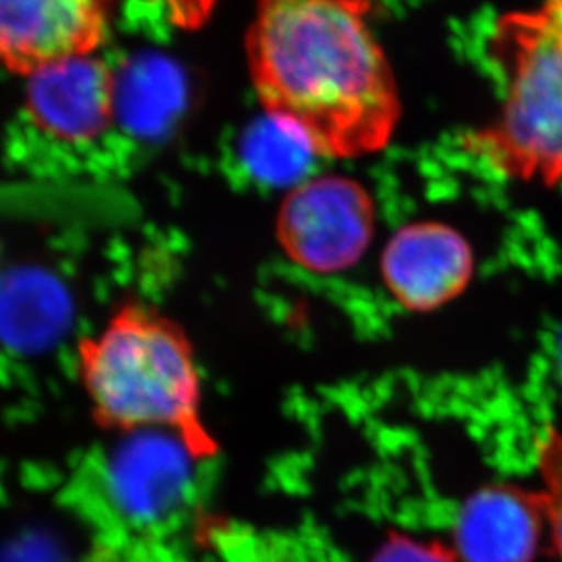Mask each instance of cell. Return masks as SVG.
Returning a JSON list of instances; mask_svg holds the SVG:
<instances>
[{"label":"cell","instance_id":"obj_10","mask_svg":"<svg viewBox=\"0 0 562 562\" xmlns=\"http://www.w3.org/2000/svg\"><path fill=\"white\" fill-rule=\"evenodd\" d=\"M539 470L544 484L541 492L544 514L562 561V435L555 429H548L539 446Z\"/></svg>","mask_w":562,"mask_h":562},{"label":"cell","instance_id":"obj_8","mask_svg":"<svg viewBox=\"0 0 562 562\" xmlns=\"http://www.w3.org/2000/svg\"><path fill=\"white\" fill-rule=\"evenodd\" d=\"M544 519L541 492L482 487L457 515L451 550L459 562H533Z\"/></svg>","mask_w":562,"mask_h":562},{"label":"cell","instance_id":"obj_7","mask_svg":"<svg viewBox=\"0 0 562 562\" xmlns=\"http://www.w3.org/2000/svg\"><path fill=\"white\" fill-rule=\"evenodd\" d=\"M117 106L115 79L93 55L71 57L35 71L27 81V110L38 128L68 143L103 134Z\"/></svg>","mask_w":562,"mask_h":562},{"label":"cell","instance_id":"obj_6","mask_svg":"<svg viewBox=\"0 0 562 562\" xmlns=\"http://www.w3.org/2000/svg\"><path fill=\"white\" fill-rule=\"evenodd\" d=\"M384 283L402 307L429 313L464 291L473 252L462 234L443 223H412L396 231L382 255Z\"/></svg>","mask_w":562,"mask_h":562},{"label":"cell","instance_id":"obj_4","mask_svg":"<svg viewBox=\"0 0 562 562\" xmlns=\"http://www.w3.org/2000/svg\"><path fill=\"white\" fill-rule=\"evenodd\" d=\"M373 198L346 176L303 179L278 212L281 249L296 266L335 274L357 266L374 234Z\"/></svg>","mask_w":562,"mask_h":562},{"label":"cell","instance_id":"obj_5","mask_svg":"<svg viewBox=\"0 0 562 562\" xmlns=\"http://www.w3.org/2000/svg\"><path fill=\"white\" fill-rule=\"evenodd\" d=\"M109 32V0H0V68L32 76L93 55Z\"/></svg>","mask_w":562,"mask_h":562},{"label":"cell","instance_id":"obj_13","mask_svg":"<svg viewBox=\"0 0 562 562\" xmlns=\"http://www.w3.org/2000/svg\"><path fill=\"white\" fill-rule=\"evenodd\" d=\"M561 355H562V347H561ZM561 363H562V357H561Z\"/></svg>","mask_w":562,"mask_h":562},{"label":"cell","instance_id":"obj_2","mask_svg":"<svg viewBox=\"0 0 562 562\" xmlns=\"http://www.w3.org/2000/svg\"><path fill=\"white\" fill-rule=\"evenodd\" d=\"M93 417L120 431L167 429L194 459L216 453L201 422V384L183 330L145 305H126L81 349Z\"/></svg>","mask_w":562,"mask_h":562},{"label":"cell","instance_id":"obj_12","mask_svg":"<svg viewBox=\"0 0 562 562\" xmlns=\"http://www.w3.org/2000/svg\"><path fill=\"white\" fill-rule=\"evenodd\" d=\"M167 15V21L181 30H200L211 21L212 11L220 0H146Z\"/></svg>","mask_w":562,"mask_h":562},{"label":"cell","instance_id":"obj_3","mask_svg":"<svg viewBox=\"0 0 562 562\" xmlns=\"http://www.w3.org/2000/svg\"><path fill=\"white\" fill-rule=\"evenodd\" d=\"M487 55L503 85L495 120L462 139L464 150L504 178L562 179V0L501 16Z\"/></svg>","mask_w":562,"mask_h":562},{"label":"cell","instance_id":"obj_9","mask_svg":"<svg viewBox=\"0 0 562 562\" xmlns=\"http://www.w3.org/2000/svg\"><path fill=\"white\" fill-rule=\"evenodd\" d=\"M314 156L296 132L269 115L250 126L241 143V157L250 173L269 184L302 183L308 159Z\"/></svg>","mask_w":562,"mask_h":562},{"label":"cell","instance_id":"obj_11","mask_svg":"<svg viewBox=\"0 0 562 562\" xmlns=\"http://www.w3.org/2000/svg\"><path fill=\"white\" fill-rule=\"evenodd\" d=\"M371 562H459V559L440 542L391 533Z\"/></svg>","mask_w":562,"mask_h":562},{"label":"cell","instance_id":"obj_1","mask_svg":"<svg viewBox=\"0 0 562 562\" xmlns=\"http://www.w3.org/2000/svg\"><path fill=\"white\" fill-rule=\"evenodd\" d=\"M371 0H258L245 37L266 115L316 156L382 150L402 104L395 74L369 24Z\"/></svg>","mask_w":562,"mask_h":562}]
</instances>
